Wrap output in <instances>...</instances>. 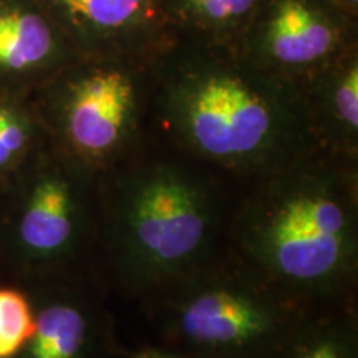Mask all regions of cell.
<instances>
[{
    "label": "cell",
    "instance_id": "6da1fadb",
    "mask_svg": "<svg viewBox=\"0 0 358 358\" xmlns=\"http://www.w3.org/2000/svg\"><path fill=\"white\" fill-rule=\"evenodd\" d=\"M151 70L150 133L236 186L320 150L301 87L234 48L174 37Z\"/></svg>",
    "mask_w": 358,
    "mask_h": 358
},
{
    "label": "cell",
    "instance_id": "7a4b0ae2",
    "mask_svg": "<svg viewBox=\"0 0 358 358\" xmlns=\"http://www.w3.org/2000/svg\"><path fill=\"white\" fill-rule=\"evenodd\" d=\"M236 185L153 134L100 174L90 274L146 301L227 248Z\"/></svg>",
    "mask_w": 358,
    "mask_h": 358
},
{
    "label": "cell",
    "instance_id": "3957f363",
    "mask_svg": "<svg viewBox=\"0 0 358 358\" xmlns=\"http://www.w3.org/2000/svg\"><path fill=\"white\" fill-rule=\"evenodd\" d=\"M227 245L313 306L357 299L358 159L313 150L236 186Z\"/></svg>",
    "mask_w": 358,
    "mask_h": 358
},
{
    "label": "cell",
    "instance_id": "277c9868",
    "mask_svg": "<svg viewBox=\"0 0 358 358\" xmlns=\"http://www.w3.org/2000/svg\"><path fill=\"white\" fill-rule=\"evenodd\" d=\"M141 303L155 345L189 358H277L315 307L229 245Z\"/></svg>",
    "mask_w": 358,
    "mask_h": 358
},
{
    "label": "cell",
    "instance_id": "5b68a950",
    "mask_svg": "<svg viewBox=\"0 0 358 358\" xmlns=\"http://www.w3.org/2000/svg\"><path fill=\"white\" fill-rule=\"evenodd\" d=\"M100 174L48 143L0 189V280L90 274ZM92 275V274H90Z\"/></svg>",
    "mask_w": 358,
    "mask_h": 358
},
{
    "label": "cell",
    "instance_id": "8992f818",
    "mask_svg": "<svg viewBox=\"0 0 358 358\" xmlns=\"http://www.w3.org/2000/svg\"><path fill=\"white\" fill-rule=\"evenodd\" d=\"M153 58L78 57L30 93L52 146L98 174L150 136Z\"/></svg>",
    "mask_w": 358,
    "mask_h": 358
},
{
    "label": "cell",
    "instance_id": "52a82bcc",
    "mask_svg": "<svg viewBox=\"0 0 358 358\" xmlns=\"http://www.w3.org/2000/svg\"><path fill=\"white\" fill-rule=\"evenodd\" d=\"M357 34V17L334 0H261L234 50L299 85L358 47Z\"/></svg>",
    "mask_w": 358,
    "mask_h": 358
},
{
    "label": "cell",
    "instance_id": "ba28073f",
    "mask_svg": "<svg viewBox=\"0 0 358 358\" xmlns=\"http://www.w3.org/2000/svg\"><path fill=\"white\" fill-rule=\"evenodd\" d=\"M34 303L35 330L10 358H113L122 355L103 290L90 274L22 285Z\"/></svg>",
    "mask_w": 358,
    "mask_h": 358
},
{
    "label": "cell",
    "instance_id": "9c48e42d",
    "mask_svg": "<svg viewBox=\"0 0 358 358\" xmlns=\"http://www.w3.org/2000/svg\"><path fill=\"white\" fill-rule=\"evenodd\" d=\"M80 57L153 58L174 38L164 0H38Z\"/></svg>",
    "mask_w": 358,
    "mask_h": 358
},
{
    "label": "cell",
    "instance_id": "30bf717a",
    "mask_svg": "<svg viewBox=\"0 0 358 358\" xmlns=\"http://www.w3.org/2000/svg\"><path fill=\"white\" fill-rule=\"evenodd\" d=\"M78 57L38 0H0V90L30 95Z\"/></svg>",
    "mask_w": 358,
    "mask_h": 358
},
{
    "label": "cell",
    "instance_id": "8fae6325",
    "mask_svg": "<svg viewBox=\"0 0 358 358\" xmlns=\"http://www.w3.org/2000/svg\"><path fill=\"white\" fill-rule=\"evenodd\" d=\"M320 150L358 159V47L299 83Z\"/></svg>",
    "mask_w": 358,
    "mask_h": 358
},
{
    "label": "cell",
    "instance_id": "7c38bea8",
    "mask_svg": "<svg viewBox=\"0 0 358 358\" xmlns=\"http://www.w3.org/2000/svg\"><path fill=\"white\" fill-rule=\"evenodd\" d=\"M261 0H164L174 37L236 48Z\"/></svg>",
    "mask_w": 358,
    "mask_h": 358
},
{
    "label": "cell",
    "instance_id": "4fadbf2b",
    "mask_svg": "<svg viewBox=\"0 0 358 358\" xmlns=\"http://www.w3.org/2000/svg\"><path fill=\"white\" fill-rule=\"evenodd\" d=\"M277 358H358L357 299L308 310Z\"/></svg>",
    "mask_w": 358,
    "mask_h": 358
},
{
    "label": "cell",
    "instance_id": "5bb4252c",
    "mask_svg": "<svg viewBox=\"0 0 358 358\" xmlns=\"http://www.w3.org/2000/svg\"><path fill=\"white\" fill-rule=\"evenodd\" d=\"M48 143L30 95L0 90V189Z\"/></svg>",
    "mask_w": 358,
    "mask_h": 358
},
{
    "label": "cell",
    "instance_id": "9a60e30c",
    "mask_svg": "<svg viewBox=\"0 0 358 358\" xmlns=\"http://www.w3.org/2000/svg\"><path fill=\"white\" fill-rule=\"evenodd\" d=\"M34 330V303L27 289L0 280V358L15 355Z\"/></svg>",
    "mask_w": 358,
    "mask_h": 358
},
{
    "label": "cell",
    "instance_id": "2e32d148",
    "mask_svg": "<svg viewBox=\"0 0 358 358\" xmlns=\"http://www.w3.org/2000/svg\"><path fill=\"white\" fill-rule=\"evenodd\" d=\"M123 358H189L185 355H178V353H173L169 350H164L158 345H143L134 348V350H128V348L123 347L122 355Z\"/></svg>",
    "mask_w": 358,
    "mask_h": 358
},
{
    "label": "cell",
    "instance_id": "e0dca14e",
    "mask_svg": "<svg viewBox=\"0 0 358 358\" xmlns=\"http://www.w3.org/2000/svg\"><path fill=\"white\" fill-rule=\"evenodd\" d=\"M334 2L338 3L342 8H345L348 13L358 17V0H334Z\"/></svg>",
    "mask_w": 358,
    "mask_h": 358
}]
</instances>
